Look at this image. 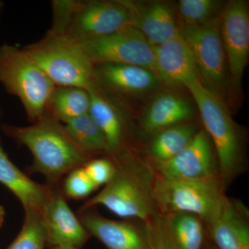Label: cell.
<instances>
[{"instance_id":"8","label":"cell","mask_w":249,"mask_h":249,"mask_svg":"<svg viewBox=\"0 0 249 249\" xmlns=\"http://www.w3.org/2000/svg\"><path fill=\"white\" fill-rule=\"evenodd\" d=\"M179 29L194 57L201 84L227 105L231 99L230 85L220 16L203 25L179 26Z\"/></svg>"},{"instance_id":"28","label":"cell","mask_w":249,"mask_h":249,"mask_svg":"<svg viewBox=\"0 0 249 249\" xmlns=\"http://www.w3.org/2000/svg\"><path fill=\"white\" fill-rule=\"evenodd\" d=\"M150 249H178L165 229L161 214L144 223Z\"/></svg>"},{"instance_id":"23","label":"cell","mask_w":249,"mask_h":249,"mask_svg":"<svg viewBox=\"0 0 249 249\" xmlns=\"http://www.w3.org/2000/svg\"><path fill=\"white\" fill-rule=\"evenodd\" d=\"M165 229L178 249H203L206 229L196 214L173 213L161 214Z\"/></svg>"},{"instance_id":"30","label":"cell","mask_w":249,"mask_h":249,"mask_svg":"<svg viewBox=\"0 0 249 249\" xmlns=\"http://www.w3.org/2000/svg\"><path fill=\"white\" fill-rule=\"evenodd\" d=\"M5 217V211L3 206L0 205V227L2 226Z\"/></svg>"},{"instance_id":"20","label":"cell","mask_w":249,"mask_h":249,"mask_svg":"<svg viewBox=\"0 0 249 249\" xmlns=\"http://www.w3.org/2000/svg\"><path fill=\"white\" fill-rule=\"evenodd\" d=\"M0 183L16 196L24 210L42 213L52 187L36 182L11 161L0 142Z\"/></svg>"},{"instance_id":"11","label":"cell","mask_w":249,"mask_h":249,"mask_svg":"<svg viewBox=\"0 0 249 249\" xmlns=\"http://www.w3.org/2000/svg\"><path fill=\"white\" fill-rule=\"evenodd\" d=\"M147 161L156 178L163 179L192 180L219 176L213 145L204 129H199L191 142L170 160Z\"/></svg>"},{"instance_id":"9","label":"cell","mask_w":249,"mask_h":249,"mask_svg":"<svg viewBox=\"0 0 249 249\" xmlns=\"http://www.w3.org/2000/svg\"><path fill=\"white\" fill-rule=\"evenodd\" d=\"M78 44L93 65L108 62L128 64L156 73L154 46L134 27Z\"/></svg>"},{"instance_id":"4","label":"cell","mask_w":249,"mask_h":249,"mask_svg":"<svg viewBox=\"0 0 249 249\" xmlns=\"http://www.w3.org/2000/svg\"><path fill=\"white\" fill-rule=\"evenodd\" d=\"M49 30L80 42L111 35L132 27L127 9L116 1L54 0Z\"/></svg>"},{"instance_id":"34","label":"cell","mask_w":249,"mask_h":249,"mask_svg":"<svg viewBox=\"0 0 249 249\" xmlns=\"http://www.w3.org/2000/svg\"><path fill=\"white\" fill-rule=\"evenodd\" d=\"M149 249H150V248H149Z\"/></svg>"},{"instance_id":"6","label":"cell","mask_w":249,"mask_h":249,"mask_svg":"<svg viewBox=\"0 0 249 249\" xmlns=\"http://www.w3.org/2000/svg\"><path fill=\"white\" fill-rule=\"evenodd\" d=\"M0 83L20 100L31 124L45 112L56 87L24 49L6 43L0 47Z\"/></svg>"},{"instance_id":"24","label":"cell","mask_w":249,"mask_h":249,"mask_svg":"<svg viewBox=\"0 0 249 249\" xmlns=\"http://www.w3.org/2000/svg\"><path fill=\"white\" fill-rule=\"evenodd\" d=\"M69 135L84 151L93 157H106L107 145L102 131L89 113L77 117L65 124Z\"/></svg>"},{"instance_id":"17","label":"cell","mask_w":249,"mask_h":249,"mask_svg":"<svg viewBox=\"0 0 249 249\" xmlns=\"http://www.w3.org/2000/svg\"><path fill=\"white\" fill-rule=\"evenodd\" d=\"M206 229L217 249H249V211L240 199L226 196Z\"/></svg>"},{"instance_id":"27","label":"cell","mask_w":249,"mask_h":249,"mask_svg":"<svg viewBox=\"0 0 249 249\" xmlns=\"http://www.w3.org/2000/svg\"><path fill=\"white\" fill-rule=\"evenodd\" d=\"M97 188L81 166L68 173L62 191L66 198L82 199L89 196Z\"/></svg>"},{"instance_id":"5","label":"cell","mask_w":249,"mask_h":249,"mask_svg":"<svg viewBox=\"0 0 249 249\" xmlns=\"http://www.w3.org/2000/svg\"><path fill=\"white\" fill-rule=\"evenodd\" d=\"M226 189L219 176L192 180H168L155 177L152 197L160 214H194L206 227L220 209L227 196Z\"/></svg>"},{"instance_id":"22","label":"cell","mask_w":249,"mask_h":249,"mask_svg":"<svg viewBox=\"0 0 249 249\" xmlns=\"http://www.w3.org/2000/svg\"><path fill=\"white\" fill-rule=\"evenodd\" d=\"M90 97L88 90L71 86H56L47 102L46 111L66 124L89 113Z\"/></svg>"},{"instance_id":"14","label":"cell","mask_w":249,"mask_h":249,"mask_svg":"<svg viewBox=\"0 0 249 249\" xmlns=\"http://www.w3.org/2000/svg\"><path fill=\"white\" fill-rule=\"evenodd\" d=\"M42 214L47 228V242L53 247L79 249L91 234L67 204L59 186H51Z\"/></svg>"},{"instance_id":"21","label":"cell","mask_w":249,"mask_h":249,"mask_svg":"<svg viewBox=\"0 0 249 249\" xmlns=\"http://www.w3.org/2000/svg\"><path fill=\"white\" fill-rule=\"evenodd\" d=\"M200 128L191 122L167 127L152 134L147 146V160L165 161L179 153Z\"/></svg>"},{"instance_id":"19","label":"cell","mask_w":249,"mask_h":249,"mask_svg":"<svg viewBox=\"0 0 249 249\" xmlns=\"http://www.w3.org/2000/svg\"><path fill=\"white\" fill-rule=\"evenodd\" d=\"M196 115L193 103L173 92L157 93L142 114L141 125L147 133L153 134L175 124L191 122Z\"/></svg>"},{"instance_id":"25","label":"cell","mask_w":249,"mask_h":249,"mask_svg":"<svg viewBox=\"0 0 249 249\" xmlns=\"http://www.w3.org/2000/svg\"><path fill=\"white\" fill-rule=\"evenodd\" d=\"M225 3L217 0H180L176 12L179 26L196 27L219 17Z\"/></svg>"},{"instance_id":"29","label":"cell","mask_w":249,"mask_h":249,"mask_svg":"<svg viewBox=\"0 0 249 249\" xmlns=\"http://www.w3.org/2000/svg\"><path fill=\"white\" fill-rule=\"evenodd\" d=\"M83 167L97 188L106 185L111 179L114 171V163L107 157L93 159L87 162Z\"/></svg>"},{"instance_id":"32","label":"cell","mask_w":249,"mask_h":249,"mask_svg":"<svg viewBox=\"0 0 249 249\" xmlns=\"http://www.w3.org/2000/svg\"><path fill=\"white\" fill-rule=\"evenodd\" d=\"M2 2L1 1H0V12H1V9H2Z\"/></svg>"},{"instance_id":"3","label":"cell","mask_w":249,"mask_h":249,"mask_svg":"<svg viewBox=\"0 0 249 249\" xmlns=\"http://www.w3.org/2000/svg\"><path fill=\"white\" fill-rule=\"evenodd\" d=\"M197 106L204 129L217 156L219 177L225 188L247 170L243 139L227 105L196 78L186 86Z\"/></svg>"},{"instance_id":"26","label":"cell","mask_w":249,"mask_h":249,"mask_svg":"<svg viewBox=\"0 0 249 249\" xmlns=\"http://www.w3.org/2000/svg\"><path fill=\"white\" fill-rule=\"evenodd\" d=\"M47 239V228L42 213L25 209L21 231L7 249H43Z\"/></svg>"},{"instance_id":"1","label":"cell","mask_w":249,"mask_h":249,"mask_svg":"<svg viewBox=\"0 0 249 249\" xmlns=\"http://www.w3.org/2000/svg\"><path fill=\"white\" fill-rule=\"evenodd\" d=\"M2 130L30 150L34 160L28 173L42 174L50 186H59L64 175L97 158L82 150L69 135L65 124L47 111L31 125L4 124Z\"/></svg>"},{"instance_id":"2","label":"cell","mask_w":249,"mask_h":249,"mask_svg":"<svg viewBox=\"0 0 249 249\" xmlns=\"http://www.w3.org/2000/svg\"><path fill=\"white\" fill-rule=\"evenodd\" d=\"M109 159L114 165L111 179L81 207L102 205L119 217L144 223L159 215L152 197L155 175L147 160L132 149Z\"/></svg>"},{"instance_id":"7","label":"cell","mask_w":249,"mask_h":249,"mask_svg":"<svg viewBox=\"0 0 249 249\" xmlns=\"http://www.w3.org/2000/svg\"><path fill=\"white\" fill-rule=\"evenodd\" d=\"M56 86L87 89L93 81V65L78 42L49 30L37 42L23 47Z\"/></svg>"},{"instance_id":"31","label":"cell","mask_w":249,"mask_h":249,"mask_svg":"<svg viewBox=\"0 0 249 249\" xmlns=\"http://www.w3.org/2000/svg\"><path fill=\"white\" fill-rule=\"evenodd\" d=\"M52 249H69V248H64V247H53Z\"/></svg>"},{"instance_id":"18","label":"cell","mask_w":249,"mask_h":249,"mask_svg":"<svg viewBox=\"0 0 249 249\" xmlns=\"http://www.w3.org/2000/svg\"><path fill=\"white\" fill-rule=\"evenodd\" d=\"M156 73L172 86L186 88L199 78L196 61L189 46L181 35L154 46Z\"/></svg>"},{"instance_id":"33","label":"cell","mask_w":249,"mask_h":249,"mask_svg":"<svg viewBox=\"0 0 249 249\" xmlns=\"http://www.w3.org/2000/svg\"><path fill=\"white\" fill-rule=\"evenodd\" d=\"M206 249H217V247H210V248H207Z\"/></svg>"},{"instance_id":"12","label":"cell","mask_w":249,"mask_h":249,"mask_svg":"<svg viewBox=\"0 0 249 249\" xmlns=\"http://www.w3.org/2000/svg\"><path fill=\"white\" fill-rule=\"evenodd\" d=\"M93 83L114 101L138 97L160 89L161 80L157 73L145 67L128 64L93 65Z\"/></svg>"},{"instance_id":"16","label":"cell","mask_w":249,"mask_h":249,"mask_svg":"<svg viewBox=\"0 0 249 249\" xmlns=\"http://www.w3.org/2000/svg\"><path fill=\"white\" fill-rule=\"evenodd\" d=\"M128 11L132 27L142 33L152 46L160 45L179 34L175 10L160 1L120 0Z\"/></svg>"},{"instance_id":"10","label":"cell","mask_w":249,"mask_h":249,"mask_svg":"<svg viewBox=\"0 0 249 249\" xmlns=\"http://www.w3.org/2000/svg\"><path fill=\"white\" fill-rule=\"evenodd\" d=\"M220 32L229 69L232 99L240 93L242 77L249 61L248 1L232 0L225 3L220 14Z\"/></svg>"},{"instance_id":"13","label":"cell","mask_w":249,"mask_h":249,"mask_svg":"<svg viewBox=\"0 0 249 249\" xmlns=\"http://www.w3.org/2000/svg\"><path fill=\"white\" fill-rule=\"evenodd\" d=\"M96 207H80L77 216L91 235L107 249H149L144 222L108 219L101 215Z\"/></svg>"},{"instance_id":"15","label":"cell","mask_w":249,"mask_h":249,"mask_svg":"<svg viewBox=\"0 0 249 249\" xmlns=\"http://www.w3.org/2000/svg\"><path fill=\"white\" fill-rule=\"evenodd\" d=\"M90 97V115L102 131L107 145L106 157H116L132 150L129 125L120 104L92 83L86 89Z\"/></svg>"}]
</instances>
